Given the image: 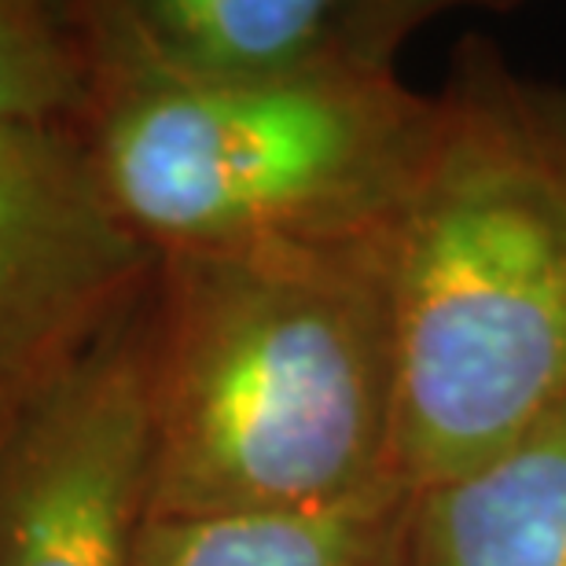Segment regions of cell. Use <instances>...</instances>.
<instances>
[{"label": "cell", "instance_id": "2", "mask_svg": "<svg viewBox=\"0 0 566 566\" xmlns=\"http://www.w3.org/2000/svg\"><path fill=\"white\" fill-rule=\"evenodd\" d=\"M398 479H457L566 401V85L463 38L390 224Z\"/></svg>", "mask_w": 566, "mask_h": 566}, {"label": "cell", "instance_id": "5", "mask_svg": "<svg viewBox=\"0 0 566 566\" xmlns=\"http://www.w3.org/2000/svg\"><path fill=\"white\" fill-rule=\"evenodd\" d=\"M93 96L107 88H280L398 74L446 0H66ZM93 107V104H88Z\"/></svg>", "mask_w": 566, "mask_h": 566}, {"label": "cell", "instance_id": "4", "mask_svg": "<svg viewBox=\"0 0 566 566\" xmlns=\"http://www.w3.org/2000/svg\"><path fill=\"white\" fill-rule=\"evenodd\" d=\"M155 262L82 129L0 133V452L126 321Z\"/></svg>", "mask_w": 566, "mask_h": 566}, {"label": "cell", "instance_id": "8", "mask_svg": "<svg viewBox=\"0 0 566 566\" xmlns=\"http://www.w3.org/2000/svg\"><path fill=\"white\" fill-rule=\"evenodd\" d=\"M416 490L283 515L144 518L133 566H409Z\"/></svg>", "mask_w": 566, "mask_h": 566}, {"label": "cell", "instance_id": "6", "mask_svg": "<svg viewBox=\"0 0 566 566\" xmlns=\"http://www.w3.org/2000/svg\"><path fill=\"white\" fill-rule=\"evenodd\" d=\"M144 518L147 294L0 452V566H133Z\"/></svg>", "mask_w": 566, "mask_h": 566}, {"label": "cell", "instance_id": "9", "mask_svg": "<svg viewBox=\"0 0 566 566\" xmlns=\"http://www.w3.org/2000/svg\"><path fill=\"white\" fill-rule=\"evenodd\" d=\"M93 71L66 0H0V133L85 126Z\"/></svg>", "mask_w": 566, "mask_h": 566}, {"label": "cell", "instance_id": "7", "mask_svg": "<svg viewBox=\"0 0 566 566\" xmlns=\"http://www.w3.org/2000/svg\"><path fill=\"white\" fill-rule=\"evenodd\" d=\"M409 566H566V401L416 493Z\"/></svg>", "mask_w": 566, "mask_h": 566}, {"label": "cell", "instance_id": "1", "mask_svg": "<svg viewBox=\"0 0 566 566\" xmlns=\"http://www.w3.org/2000/svg\"><path fill=\"white\" fill-rule=\"evenodd\" d=\"M390 229L158 254L147 518L283 515L398 479Z\"/></svg>", "mask_w": 566, "mask_h": 566}, {"label": "cell", "instance_id": "3", "mask_svg": "<svg viewBox=\"0 0 566 566\" xmlns=\"http://www.w3.org/2000/svg\"><path fill=\"white\" fill-rule=\"evenodd\" d=\"M434 129L394 77L107 88L85 115L111 202L155 254L387 232Z\"/></svg>", "mask_w": 566, "mask_h": 566}]
</instances>
